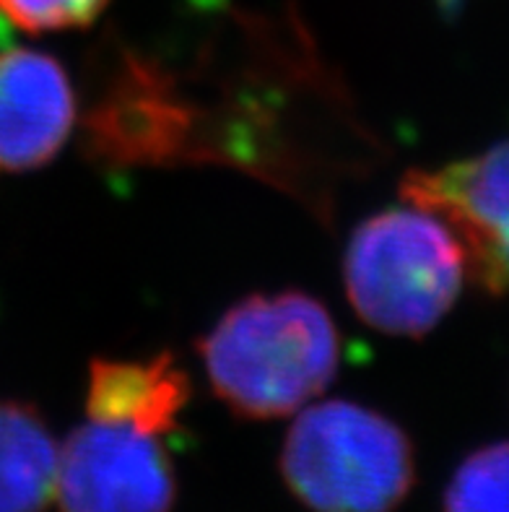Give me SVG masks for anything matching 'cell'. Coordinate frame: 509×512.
Wrapping results in <instances>:
<instances>
[{"mask_svg": "<svg viewBox=\"0 0 509 512\" xmlns=\"http://www.w3.org/2000/svg\"><path fill=\"white\" fill-rule=\"evenodd\" d=\"M76 120L71 78L52 55L0 52V169L45 167L65 146Z\"/></svg>", "mask_w": 509, "mask_h": 512, "instance_id": "obj_6", "label": "cell"}, {"mask_svg": "<svg viewBox=\"0 0 509 512\" xmlns=\"http://www.w3.org/2000/svg\"><path fill=\"white\" fill-rule=\"evenodd\" d=\"M445 512H509V442L465 458L445 492Z\"/></svg>", "mask_w": 509, "mask_h": 512, "instance_id": "obj_9", "label": "cell"}, {"mask_svg": "<svg viewBox=\"0 0 509 512\" xmlns=\"http://www.w3.org/2000/svg\"><path fill=\"white\" fill-rule=\"evenodd\" d=\"M60 448L32 403L0 401V512H45Z\"/></svg>", "mask_w": 509, "mask_h": 512, "instance_id": "obj_8", "label": "cell"}, {"mask_svg": "<svg viewBox=\"0 0 509 512\" xmlns=\"http://www.w3.org/2000/svg\"><path fill=\"white\" fill-rule=\"evenodd\" d=\"M190 401V377L172 354L149 362H110L94 359L89 367L86 411L99 422L130 424L159 435L177 427Z\"/></svg>", "mask_w": 509, "mask_h": 512, "instance_id": "obj_7", "label": "cell"}, {"mask_svg": "<svg viewBox=\"0 0 509 512\" xmlns=\"http://www.w3.org/2000/svg\"><path fill=\"white\" fill-rule=\"evenodd\" d=\"M291 494L312 512H393L416 481V455L393 419L351 401L302 411L281 450Z\"/></svg>", "mask_w": 509, "mask_h": 512, "instance_id": "obj_3", "label": "cell"}, {"mask_svg": "<svg viewBox=\"0 0 509 512\" xmlns=\"http://www.w3.org/2000/svg\"><path fill=\"white\" fill-rule=\"evenodd\" d=\"M400 195L455 232L486 292H509V138L471 159L413 169L400 182Z\"/></svg>", "mask_w": 509, "mask_h": 512, "instance_id": "obj_5", "label": "cell"}, {"mask_svg": "<svg viewBox=\"0 0 509 512\" xmlns=\"http://www.w3.org/2000/svg\"><path fill=\"white\" fill-rule=\"evenodd\" d=\"M460 240L424 208H390L354 232L346 292L374 331L419 338L455 305L465 276Z\"/></svg>", "mask_w": 509, "mask_h": 512, "instance_id": "obj_2", "label": "cell"}, {"mask_svg": "<svg viewBox=\"0 0 509 512\" xmlns=\"http://www.w3.org/2000/svg\"><path fill=\"white\" fill-rule=\"evenodd\" d=\"M213 393L237 416L281 419L320 396L338 372V328L315 297L252 294L200 341Z\"/></svg>", "mask_w": 509, "mask_h": 512, "instance_id": "obj_1", "label": "cell"}, {"mask_svg": "<svg viewBox=\"0 0 509 512\" xmlns=\"http://www.w3.org/2000/svg\"><path fill=\"white\" fill-rule=\"evenodd\" d=\"M0 39H3V34H0Z\"/></svg>", "mask_w": 509, "mask_h": 512, "instance_id": "obj_11", "label": "cell"}, {"mask_svg": "<svg viewBox=\"0 0 509 512\" xmlns=\"http://www.w3.org/2000/svg\"><path fill=\"white\" fill-rule=\"evenodd\" d=\"M60 512H172L177 479L159 435L89 419L58 455Z\"/></svg>", "mask_w": 509, "mask_h": 512, "instance_id": "obj_4", "label": "cell"}, {"mask_svg": "<svg viewBox=\"0 0 509 512\" xmlns=\"http://www.w3.org/2000/svg\"><path fill=\"white\" fill-rule=\"evenodd\" d=\"M107 3L110 0H0V13L24 32L47 34L94 24Z\"/></svg>", "mask_w": 509, "mask_h": 512, "instance_id": "obj_10", "label": "cell"}]
</instances>
